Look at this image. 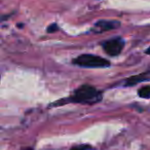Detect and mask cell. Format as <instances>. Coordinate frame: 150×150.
Segmentation results:
<instances>
[{
  "label": "cell",
  "instance_id": "5",
  "mask_svg": "<svg viewBox=\"0 0 150 150\" xmlns=\"http://www.w3.org/2000/svg\"><path fill=\"white\" fill-rule=\"evenodd\" d=\"M148 80H150V71H146V72L141 73V74L131 76V77H129L125 80V86H135V84L139 83V82L148 81Z\"/></svg>",
  "mask_w": 150,
  "mask_h": 150
},
{
  "label": "cell",
  "instance_id": "9",
  "mask_svg": "<svg viewBox=\"0 0 150 150\" xmlns=\"http://www.w3.org/2000/svg\"><path fill=\"white\" fill-rule=\"evenodd\" d=\"M146 54H149V56H150V46L147 48V50H146Z\"/></svg>",
  "mask_w": 150,
  "mask_h": 150
},
{
  "label": "cell",
  "instance_id": "6",
  "mask_svg": "<svg viewBox=\"0 0 150 150\" xmlns=\"http://www.w3.org/2000/svg\"><path fill=\"white\" fill-rule=\"evenodd\" d=\"M138 95H139V97H141V98L150 99V86H146L141 88L139 90V92H138Z\"/></svg>",
  "mask_w": 150,
  "mask_h": 150
},
{
  "label": "cell",
  "instance_id": "4",
  "mask_svg": "<svg viewBox=\"0 0 150 150\" xmlns=\"http://www.w3.org/2000/svg\"><path fill=\"white\" fill-rule=\"evenodd\" d=\"M120 23L117 21H109V20H102V21H99L95 24V27L93 29V31L99 32V33H102L105 31H109V30L116 29L119 27Z\"/></svg>",
  "mask_w": 150,
  "mask_h": 150
},
{
  "label": "cell",
  "instance_id": "1",
  "mask_svg": "<svg viewBox=\"0 0 150 150\" xmlns=\"http://www.w3.org/2000/svg\"><path fill=\"white\" fill-rule=\"evenodd\" d=\"M102 100V94L96 88L88 84H84L78 88L73 94L71 102L83 103V104H94Z\"/></svg>",
  "mask_w": 150,
  "mask_h": 150
},
{
  "label": "cell",
  "instance_id": "3",
  "mask_svg": "<svg viewBox=\"0 0 150 150\" xmlns=\"http://www.w3.org/2000/svg\"><path fill=\"white\" fill-rule=\"evenodd\" d=\"M125 41L121 38H113V39L107 40L103 43V48L109 54V56H117L122 50Z\"/></svg>",
  "mask_w": 150,
  "mask_h": 150
},
{
  "label": "cell",
  "instance_id": "7",
  "mask_svg": "<svg viewBox=\"0 0 150 150\" xmlns=\"http://www.w3.org/2000/svg\"><path fill=\"white\" fill-rule=\"evenodd\" d=\"M92 149L90 145H86V144H80V145H76L74 147H72L70 150H90Z\"/></svg>",
  "mask_w": 150,
  "mask_h": 150
},
{
  "label": "cell",
  "instance_id": "8",
  "mask_svg": "<svg viewBox=\"0 0 150 150\" xmlns=\"http://www.w3.org/2000/svg\"><path fill=\"white\" fill-rule=\"evenodd\" d=\"M58 29H59L58 25H57V24H52V25H50V27L47 28V32L48 33H54V32L58 31Z\"/></svg>",
  "mask_w": 150,
  "mask_h": 150
},
{
  "label": "cell",
  "instance_id": "2",
  "mask_svg": "<svg viewBox=\"0 0 150 150\" xmlns=\"http://www.w3.org/2000/svg\"><path fill=\"white\" fill-rule=\"evenodd\" d=\"M73 64L84 68H104L110 66V62L102 57L84 54L73 60Z\"/></svg>",
  "mask_w": 150,
  "mask_h": 150
}]
</instances>
